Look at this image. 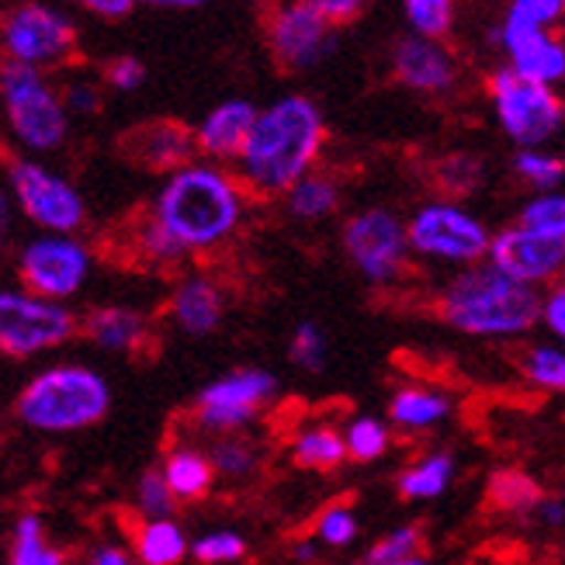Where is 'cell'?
<instances>
[{"instance_id":"36","label":"cell","mask_w":565,"mask_h":565,"mask_svg":"<svg viewBox=\"0 0 565 565\" xmlns=\"http://www.w3.org/2000/svg\"><path fill=\"white\" fill-rule=\"evenodd\" d=\"M312 537L319 548H348L361 537L358 513L348 503H330L312 524Z\"/></svg>"},{"instance_id":"11","label":"cell","mask_w":565,"mask_h":565,"mask_svg":"<svg viewBox=\"0 0 565 565\" xmlns=\"http://www.w3.org/2000/svg\"><path fill=\"white\" fill-rule=\"evenodd\" d=\"M489 94L500 118V129L521 146V150H542L548 139L565 126V102L545 84L518 77L510 66L489 77Z\"/></svg>"},{"instance_id":"53","label":"cell","mask_w":565,"mask_h":565,"mask_svg":"<svg viewBox=\"0 0 565 565\" xmlns=\"http://www.w3.org/2000/svg\"><path fill=\"white\" fill-rule=\"evenodd\" d=\"M139 4H150V8H202L209 0H139Z\"/></svg>"},{"instance_id":"31","label":"cell","mask_w":565,"mask_h":565,"mask_svg":"<svg viewBox=\"0 0 565 565\" xmlns=\"http://www.w3.org/2000/svg\"><path fill=\"white\" fill-rule=\"evenodd\" d=\"M285 209L299 223H319V218H330L340 209V188L323 174H309L285 194Z\"/></svg>"},{"instance_id":"9","label":"cell","mask_w":565,"mask_h":565,"mask_svg":"<svg viewBox=\"0 0 565 565\" xmlns=\"http://www.w3.org/2000/svg\"><path fill=\"white\" fill-rule=\"evenodd\" d=\"M14 271L24 291L66 306L73 295H81L87 288L94 275V254L77 236L39 233L18 250Z\"/></svg>"},{"instance_id":"7","label":"cell","mask_w":565,"mask_h":565,"mask_svg":"<svg viewBox=\"0 0 565 565\" xmlns=\"http://www.w3.org/2000/svg\"><path fill=\"white\" fill-rule=\"evenodd\" d=\"M340 247L348 254L354 271L372 285H396L409 267V233L406 223L388 209H361L354 212L340 233Z\"/></svg>"},{"instance_id":"54","label":"cell","mask_w":565,"mask_h":565,"mask_svg":"<svg viewBox=\"0 0 565 565\" xmlns=\"http://www.w3.org/2000/svg\"><path fill=\"white\" fill-rule=\"evenodd\" d=\"M399 565H430L424 555H416V558H406V562H399Z\"/></svg>"},{"instance_id":"47","label":"cell","mask_w":565,"mask_h":565,"mask_svg":"<svg viewBox=\"0 0 565 565\" xmlns=\"http://www.w3.org/2000/svg\"><path fill=\"white\" fill-rule=\"evenodd\" d=\"M299 4L319 11L330 21H348V18H354L364 8V0H299Z\"/></svg>"},{"instance_id":"45","label":"cell","mask_w":565,"mask_h":565,"mask_svg":"<svg viewBox=\"0 0 565 565\" xmlns=\"http://www.w3.org/2000/svg\"><path fill=\"white\" fill-rule=\"evenodd\" d=\"M542 327H545L558 343H565V281L552 285V288L542 295Z\"/></svg>"},{"instance_id":"6","label":"cell","mask_w":565,"mask_h":565,"mask_svg":"<svg viewBox=\"0 0 565 565\" xmlns=\"http://www.w3.org/2000/svg\"><path fill=\"white\" fill-rule=\"evenodd\" d=\"M77 333L81 319L70 306L24 288H0V358H39L66 348Z\"/></svg>"},{"instance_id":"22","label":"cell","mask_w":565,"mask_h":565,"mask_svg":"<svg viewBox=\"0 0 565 565\" xmlns=\"http://www.w3.org/2000/svg\"><path fill=\"white\" fill-rule=\"evenodd\" d=\"M160 472L170 486V493L178 497V503H194V500H205L215 486V469H212V458L209 448H194V445H174L167 451Z\"/></svg>"},{"instance_id":"33","label":"cell","mask_w":565,"mask_h":565,"mask_svg":"<svg viewBox=\"0 0 565 565\" xmlns=\"http://www.w3.org/2000/svg\"><path fill=\"white\" fill-rule=\"evenodd\" d=\"M486 181V167L472 153H451L445 160H437L434 167V188L445 194V202L469 199L472 191Z\"/></svg>"},{"instance_id":"3","label":"cell","mask_w":565,"mask_h":565,"mask_svg":"<svg viewBox=\"0 0 565 565\" xmlns=\"http://www.w3.org/2000/svg\"><path fill=\"white\" fill-rule=\"evenodd\" d=\"M437 316L465 337L518 340L542 323V291L482 260L445 281L437 295Z\"/></svg>"},{"instance_id":"26","label":"cell","mask_w":565,"mask_h":565,"mask_svg":"<svg viewBox=\"0 0 565 565\" xmlns=\"http://www.w3.org/2000/svg\"><path fill=\"white\" fill-rule=\"evenodd\" d=\"M291 461L306 472H333L348 458V440L343 430L330 424H309L291 437Z\"/></svg>"},{"instance_id":"42","label":"cell","mask_w":565,"mask_h":565,"mask_svg":"<svg viewBox=\"0 0 565 565\" xmlns=\"http://www.w3.org/2000/svg\"><path fill=\"white\" fill-rule=\"evenodd\" d=\"M136 250H139L142 260L160 264V267H167V264H181V260L188 257V254L178 247V239L170 236L153 215H146L142 223H139V230H136Z\"/></svg>"},{"instance_id":"43","label":"cell","mask_w":565,"mask_h":565,"mask_svg":"<svg viewBox=\"0 0 565 565\" xmlns=\"http://www.w3.org/2000/svg\"><path fill=\"white\" fill-rule=\"evenodd\" d=\"M403 4H406V18H409L416 35L437 42L440 35L451 29L455 0H403Z\"/></svg>"},{"instance_id":"19","label":"cell","mask_w":565,"mask_h":565,"mask_svg":"<svg viewBox=\"0 0 565 565\" xmlns=\"http://www.w3.org/2000/svg\"><path fill=\"white\" fill-rule=\"evenodd\" d=\"M257 108L243 97H233V102L215 105L202 126L194 129V142H199V153L209 163H226V160H239L243 146H247L254 121H257Z\"/></svg>"},{"instance_id":"4","label":"cell","mask_w":565,"mask_h":565,"mask_svg":"<svg viewBox=\"0 0 565 565\" xmlns=\"http://www.w3.org/2000/svg\"><path fill=\"white\" fill-rule=\"evenodd\" d=\"M108 409V379L77 361L42 367L14 396V420L35 434H81L102 424Z\"/></svg>"},{"instance_id":"13","label":"cell","mask_w":565,"mask_h":565,"mask_svg":"<svg viewBox=\"0 0 565 565\" xmlns=\"http://www.w3.org/2000/svg\"><path fill=\"white\" fill-rule=\"evenodd\" d=\"M275 396H278V379L267 367H236V372L209 382L199 392L194 427L212 437L243 434Z\"/></svg>"},{"instance_id":"12","label":"cell","mask_w":565,"mask_h":565,"mask_svg":"<svg viewBox=\"0 0 565 565\" xmlns=\"http://www.w3.org/2000/svg\"><path fill=\"white\" fill-rule=\"evenodd\" d=\"M73 42V21L42 0H21V4L8 8L0 14V53L4 63H21V66H60L70 60Z\"/></svg>"},{"instance_id":"52","label":"cell","mask_w":565,"mask_h":565,"mask_svg":"<svg viewBox=\"0 0 565 565\" xmlns=\"http://www.w3.org/2000/svg\"><path fill=\"white\" fill-rule=\"evenodd\" d=\"M291 558L299 562V565H312L319 558V545H316V537H299V542L291 545Z\"/></svg>"},{"instance_id":"8","label":"cell","mask_w":565,"mask_h":565,"mask_svg":"<svg viewBox=\"0 0 565 565\" xmlns=\"http://www.w3.org/2000/svg\"><path fill=\"white\" fill-rule=\"evenodd\" d=\"M406 233H409V250L416 257L455 264V267L482 264V257H489V243H493V233L486 230L482 218H476L458 202L420 205L409 215Z\"/></svg>"},{"instance_id":"37","label":"cell","mask_w":565,"mask_h":565,"mask_svg":"<svg viewBox=\"0 0 565 565\" xmlns=\"http://www.w3.org/2000/svg\"><path fill=\"white\" fill-rule=\"evenodd\" d=\"M191 558L199 565H233L247 558V537L233 527L205 531L191 542Z\"/></svg>"},{"instance_id":"23","label":"cell","mask_w":565,"mask_h":565,"mask_svg":"<svg viewBox=\"0 0 565 565\" xmlns=\"http://www.w3.org/2000/svg\"><path fill=\"white\" fill-rule=\"evenodd\" d=\"M510 56V70L524 81L534 84H558L565 81V39H555L548 32L542 35H527L521 42H513L510 49H503Z\"/></svg>"},{"instance_id":"16","label":"cell","mask_w":565,"mask_h":565,"mask_svg":"<svg viewBox=\"0 0 565 565\" xmlns=\"http://www.w3.org/2000/svg\"><path fill=\"white\" fill-rule=\"evenodd\" d=\"M392 73L416 94H448L458 84V66L434 39L406 35L392 45Z\"/></svg>"},{"instance_id":"38","label":"cell","mask_w":565,"mask_h":565,"mask_svg":"<svg viewBox=\"0 0 565 565\" xmlns=\"http://www.w3.org/2000/svg\"><path fill=\"white\" fill-rule=\"evenodd\" d=\"M288 358H291L295 367H302V372H309V375L323 372L327 361H330V343H327V333L319 330V323L302 319V323L291 330Z\"/></svg>"},{"instance_id":"21","label":"cell","mask_w":565,"mask_h":565,"mask_svg":"<svg viewBox=\"0 0 565 565\" xmlns=\"http://www.w3.org/2000/svg\"><path fill=\"white\" fill-rule=\"evenodd\" d=\"M455 409L445 388L434 385H403L388 396V424L406 434H427L437 430Z\"/></svg>"},{"instance_id":"46","label":"cell","mask_w":565,"mask_h":565,"mask_svg":"<svg viewBox=\"0 0 565 565\" xmlns=\"http://www.w3.org/2000/svg\"><path fill=\"white\" fill-rule=\"evenodd\" d=\"M105 81L115 87V90H136L142 87L146 81V66L136 60V56H118L105 66Z\"/></svg>"},{"instance_id":"32","label":"cell","mask_w":565,"mask_h":565,"mask_svg":"<svg viewBox=\"0 0 565 565\" xmlns=\"http://www.w3.org/2000/svg\"><path fill=\"white\" fill-rule=\"evenodd\" d=\"M518 372L534 388L565 396V348H552V343H527V348L521 351Z\"/></svg>"},{"instance_id":"18","label":"cell","mask_w":565,"mask_h":565,"mask_svg":"<svg viewBox=\"0 0 565 565\" xmlns=\"http://www.w3.org/2000/svg\"><path fill=\"white\" fill-rule=\"evenodd\" d=\"M167 316L188 337H209L226 319V291L209 275H188L170 291Z\"/></svg>"},{"instance_id":"1","label":"cell","mask_w":565,"mask_h":565,"mask_svg":"<svg viewBox=\"0 0 565 565\" xmlns=\"http://www.w3.org/2000/svg\"><path fill=\"white\" fill-rule=\"evenodd\" d=\"M323 142L327 121L316 102L302 94L278 97L257 115L254 132L236 160V178L260 199H285L295 184L312 174Z\"/></svg>"},{"instance_id":"35","label":"cell","mask_w":565,"mask_h":565,"mask_svg":"<svg viewBox=\"0 0 565 565\" xmlns=\"http://www.w3.org/2000/svg\"><path fill=\"white\" fill-rule=\"evenodd\" d=\"M420 552H424V531L416 524H399L385 531L379 542L364 552L361 565H399L406 558H416Z\"/></svg>"},{"instance_id":"28","label":"cell","mask_w":565,"mask_h":565,"mask_svg":"<svg viewBox=\"0 0 565 565\" xmlns=\"http://www.w3.org/2000/svg\"><path fill=\"white\" fill-rule=\"evenodd\" d=\"M565 14V0H510V8L497 29V42L510 49L527 35H542Z\"/></svg>"},{"instance_id":"27","label":"cell","mask_w":565,"mask_h":565,"mask_svg":"<svg viewBox=\"0 0 565 565\" xmlns=\"http://www.w3.org/2000/svg\"><path fill=\"white\" fill-rule=\"evenodd\" d=\"M545 493L537 479L524 469H497L486 482V503L497 513H513V518H524V513H537Z\"/></svg>"},{"instance_id":"2","label":"cell","mask_w":565,"mask_h":565,"mask_svg":"<svg viewBox=\"0 0 565 565\" xmlns=\"http://www.w3.org/2000/svg\"><path fill=\"white\" fill-rule=\"evenodd\" d=\"M150 215L184 254H209L236 236L247 215V188L218 163H188L163 181Z\"/></svg>"},{"instance_id":"50","label":"cell","mask_w":565,"mask_h":565,"mask_svg":"<svg viewBox=\"0 0 565 565\" xmlns=\"http://www.w3.org/2000/svg\"><path fill=\"white\" fill-rule=\"evenodd\" d=\"M87 565H136V558L118 545H97Z\"/></svg>"},{"instance_id":"24","label":"cell","mask_w":565,"mask_h":565,"mask_svg":"<svg viewBox=\"0 0 565 565\" xmlns=\"http://www.w3.org/2000/svg\"><path fill=\"white\" fill-rule=\"evenodd\" d=\"M455 472H458L455 451L437 448V451L413 458L399 472L396 489H399V497L409 503H427V500H437V497L448 493V486L455 482Z\"/></svg>"},{"instance_id":"20","label":"cell","mask_w":565,"mask_h":565,"mask_svg":"<svg viewBox=\"0 0 565 565\" xmlns=\"http://www.w3.org/2000/svg\"><path fill=\"white\" fill-rule=\"evenodd\" d=\"M81 333L105 354H136L150 343V319L136 306H97L84 316Z\"/></svg>"},{"instance_id":"14","label":"cell","mask_w":565,"mask_h":565,"mask_svg":"<svg viewBox=\"0 0 565 565\" xmlns=\"http://www.w3.org/2000/svg\"><path fill=\"white\" fill-rule=\"evenodd\" d=\"M493 267L513 281L531 285V288H552L565 281V239L545 236L524 226H507L489 243V257Z\"/></svg>"},{"instance_id":"30","label":"cell","mask_w":565,"mask_h":565,"mask_svg":"<svg viewBox=\"0 0 565 565\" xmlns=\"http://www.w3.org/2000/svg\"><path fill=\"white\" fill-rule=\"evenodd\" d=\"M209 458H212L215 476L226 479V482H247L260 472V465H264L260 445H254V440L243 437V434L215 437L212 448H209Z\"/></svg>"},{"instance_id":"40","label":"cell","mask_w":565,"mask_h":565,"mask_svg":"<svg viewBox=\"0 0 565 565\" xmlns=\"http://www.w3.org/2000/svg\"><path fill=\"white\" fill-rule=\"evenodd\" d=\"M513 174H518L524 184H531L537 194L555 191L565 178V160L548 150H521L513 157Z\"/></svg>"},{"instance_id":"44","label":"cell","mask_w":565,"mask_h":565,"mask_svg":"<svg viewBox=\"0 0 565 565\" xmlns=\"http://www.w3.org/2000/svg\"><path fill=\"white\" fill-rule=\"evenodd\" d=\"M60 94L70 115H97V108H102V90L90 81H70Z\"/></svg>"},{"instance_id":"39","label":"cell","mask_w":565,"mask_h":565,"mask_svg":"<svg viewBox=\"0 0 565 565\" xmlns=\"http://www.w3.org/2000/svg\"><path fill=\"white\" fill-rule=\"evenodd\" d=\"M518 226L565 239V191H542L521 209Z\"/></svg>"},{"instance_id":"49","label":"cell","mask_w":565,"mask_h":565,"mask_svg":"<svg viewBox=\"0 0 565 565\" xmlns=\"http://www.w3.org/2000/svg\"><path fill=\"white\" fill-rule=\"evenodd\" d=\"M534 518L542 521L548 531H558V527H565V500L545 497V500H542V507H537Z\"/></svg>"},{"instance_id":"41","label":"cell","mask_w":565,"mask_h":565,"mask_svg":"<svg viewBox=\"0 0 565 565\" xmlns=\"http://www.w3.org/2000/svg\"><path fill=\"white\" fill-rule=\"evenodd\" d=\"M178 497L170 493V486L160 469H146L136 482V513L142 521H163L174 518Z\"/></svg>"},{"instance_id":"48","label":"cell","mask_w":565,"mask_h":565,"mask_svg":"<svg viewBox=\"0 0 565 565\" xmlns=\"http://www.w3.org/2000/svg\"><path fill=\"white\" fill-rule=\"evenodd\" d=\"M70 4H81L97 18H126L139 0H70Z\"/></svg>"},{"instance_id":"51","label":"cell","mask_w":565,"mask_h":565,"mask_svg":"<svg viewBox=\"0 0 565 565\" xmlns=\"http://www.w3.org/2000/svg\"><path fill=\"white\" fill-rule=\"evenodd\" d=\"M11 223H14V202H11V191L0 184V243L8 239Z\"/></svg>"},{"instance_id":"34","label":"cell","mask_w":565,"mask_h":565,"mask_svg":"<svg viewBox=\"0 0 565 565\" xmlns=\"http://www.w3.org/2000/svg\"><path fill=\"white\" fill-rule=\"evenodd\" d=\"M343 440H348V458L358 465H372L388 455L392 448V424L379 416H354L343 424Z\"/></svg>"},{"instance_id":"10","label":"cell","mask_w":565,"mask_h":565,"mask_svg":"<svg viewBox=\"0 0 565 565\" xmlns=\"http://www.w3.org/2000/svg\"><path fill=\"white\" fill-rule=\"evenodd\" d=\"M8 191L14 209L42 233L73 236L87 223L84 194L73 188L63 174L42 167L39 160H11L8 167Z\"/></svg>"},{"instance_id":"25","label":"cell","mask_w":565,"mask_h":565,"mask_svg":"<svg viewBox=\"0 0 565 565\" xmlns=\"http://www.w3.org/2000/svg\"><path fill=\"white\" fill-rule=\"evenodd\" d=\"M132 555L139 565H181L191 555V537L174 521H142L132 537Z\"/></svg>"},{"instance_id":"5","label":"cell","mask_w":565,"mask_h":565,"mask_svg":"<svg viewBox=\"0 0 565 565\" xmlns=\"http://www.w3.org/2000/svg\"><path fill=\"white\" fill-rule=\"evenodd\" d=\"M0 108H4L11 136L29 153L60 150L70 132L63 94L35 66L0 63Z\"/></svg>"},{"instance_id":"15","label":"cell","mask_w":565,"mask_h":565,"mask_svg":"<svg viewBox=\"0 0 565 565\" xmlns=\"http://www.w3.org/2000/svg\"><path fill=\"white\" fill-rule=\"evenodd\" d=\"M267 45L285 70H312L333 53V21L299 0H288L267 21Z\"/></svg>"},{"instance_id":"29","label":"cell","mask_w":565,"mask_h":565,"mask_svg":"<svg viewBox=\"0 0 565 565\" xmlns=\"http://www.w3.org/2000/svg\"><path fill=\"white\" fill-rule=\"evenodd\" d=\"M8 565H66L63 548L49 537L39 513H21L11 527Z\"/></svg>"},{"instance_id":"17","label":"cell","mask_w":565,"mask_h":565,"mask_svg":"<svg viewBox=\"0 0 565 565\" xmlns=\"http://www.w3.org/2000/svg\"><path fill=\"white\" fill-rule=\"evenodd\" d=\"M121 150H126L129 160H136L146 170H163L170 178L174 170L194 163L191 157L199 153V142H194V132L181 121H146V126L132 129L126 139H121Z\"/></svg>"}]
</instances>
